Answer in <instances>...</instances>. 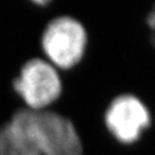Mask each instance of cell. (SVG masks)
Returning a JSON list of instances; mask_svg holds the SVG:
<instances>
[{"label":"cell","instance_id":"6da1fadb","mask_svg":"<svg viewBox=\"0 0 155 155\" xmlns=\"http://www.w3.org/2000/svg\"><path fill=\"white\" fill-rule=\"evenodd\" d=\"M12 120L28 134L41 155H82V143L74 126L61 114L24 109Z\"/></svg>","mask_w":155,"mask_h":155},{"label":"cell","instance_id":"7a4b0ae2","mask_svg":"<svg viewBox=\"0 0 155 155\" xmlns=\"http://www.w3.org/2000/svg\"><path fill=\"white\" fill-rule=\"evenodd\" d=\"M86 46V32L72 17L53 19L42 36V48L50 61L59 68L69 69L81 61Z\"/></svg>","mask_w":155,"mask_h":155},{"label":"cell","instance_id":"3957f363","mask_svg":"<svg viewBox=\"0 0 155 155\" xmlns=\"http://www.w3.org/2000/svg\"><path fill=\"white\" fill-rule=\"evenodd\" d=\"M13 86L30 110H42L61 93V82L55 68L39 58L30 59L23 66Z\"/></svg>","mask_w":155,"mask_h":155},{"label":"cell","instance_id":"277c9868","mask_svg":"<svg viewBox=\"0 0 155 155\" xmlns=\"http://www.w3.org/2000/svg\"><path fill=\"white\" fill-rule=\"evenodd\" d=\"M104 119L110 133L123 143L138 140L151 121L148 109L133 95L115 98L107 110Z\"/></svg>","mask_w":155,"mask_h":155},{"label":"cell","instance_id":"5b68a950","mask_svg":"<svg viewBox=\"0 0 155 155\" xmlns=\"http://www.w3.org/2000/svg\"><path fill=\"white\" fill-rule=\"evenodd\" d=\"M0 155H41L29 135L15 121L0 128Z\"/></svg>","mask_w":155,"mask_h":155},{"label":"cell","instance_id":"8992f818","mask_svg":"<svg viewBox=\"0 0 155 155\" xmlns=\"http://www.w3.org/2000/svg\"><path fill=\"white\" fill-rule=\"evenodd\" d=\"M150 28L153 30V42L155 44V7L153 9V11L148 15V19H147Z\"/></svg>","mask_w":155,"mask_h":155}]
</instances>
